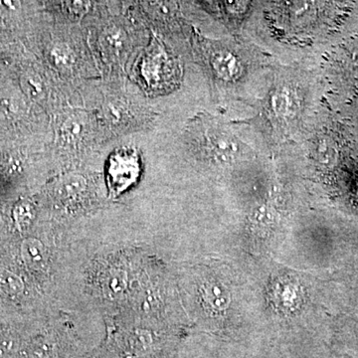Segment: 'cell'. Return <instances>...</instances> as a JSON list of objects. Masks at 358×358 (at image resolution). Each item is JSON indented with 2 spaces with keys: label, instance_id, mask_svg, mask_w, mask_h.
<instances>
[{
  "label": "cell",
  "instance_id": "obj_1",
  "mask_svg": "<svg viewBox=\"0 0 358 358\" xmlns=\"http://www.w3.org/2000/svg\"><path fill=\"white\" fill-rule=\"evenodd\" d=\"M96 115L87 110L64 112L55 123V141L60 152L69 156H78L99 138Z\"/></svg>",
  "mask_w": 358,
  "mask_h": 358
},
{
  "label": "cell",
  "instance_id": "obj_2",
  "mask_svg": "<svg viewBox=\"0 0 358 358\" xmlns=\"http://www.w3.org/2000/svg\"><path fill=\"white\" fill-rule=\"evenodd\" d=\"M99 132L105 138L136 130L145 121V112L126 95H108L96 115Z\"/></svg>",
  "mask_w": 358,
  "mask_h": 358
},
{
  "label": "cell",
  "instance_id": "obj_3",
  "mask_svg": "<svg viewBox=\"0 0 358 358\" xmlns=\"http://www.w3.org/2000/svg\"><path fill=\"white\" fill-rule=\"evenodd\" d=\"M98 46L106 63L123 65L132 48V38L125 24L118 20L105 24L98 35Z\"/></svg>",
  "mask_w": 358,
  "mask_h": 358
},
{
  "label": "cell",
  "instance_id": "obj_4",
  "mask_svg": "<svg viewBox=\"0 0 358 358\" xmlns=\"http://www.w3.org/2000/svg\"><path fill=\"white\" fill-rule=\"evenodd\" d=\"M139 171L141 159L132 147L115 150L108 159V181L110 189L117 193L130 187L139 178Z\"/></svg>",
  "mask_w": 358,
  "mask_h": 358
},
{
  "label": "cell",
  "instance_id": "obj_5",
  "mask_svg": "<svg viewBox=\"0 0 358 358\" xmlns=\"http://www.w3.org/2000/svg\"><path fill=\"white\" fill-rule=\"evenodd\" d=\"M47 59L62 75H72L79 68L78 50L68 40H53L47 49Z\"/></svg>",
  "mask_w": 358,
  "mask_h": 358
},
{
  "label": "cell",
  "instance_id": "obj_6",
  "mask_svg": "<svg viewBox=\"0 0 358 358\" xmlns=\"http://www.w3.org/2000/svg\"><path fill=\"white\" fill-rule=\"evenodd\" d=\"M201 149L220 160L227 161L237 156V143L231 136L219 130H209L200 141Z\"/></svg>",
  "mask_w": 358,
  "mask_h": 358
},
{
  "label": "cell",
  "instance_id": "obj_7",
  "mask_svg": "<svg viewBox=\"0 0 358 358\" xmlns=\"http://www.w3.org/2000/svg\"><path fill=\"white\" fill-rule=\"evenodd\" d=\"M88 182L84 176L80 174H68L63 176L55 184V198L64 204H71L79 200L80 196L87 191Z\"/></svg>",
  "mask_w": 358,
  "mask_h": 358
},
{
  "label": "cell",
  "instance_id": "obj_8",
  "mask_svg": "<svg viewBox=\"0 0 358 358\" xmlns=\"http://www.w3.org/2000/svg\"><path fill=\"white\" fill-rule=\"evenodd\" d=\"M211 64L216 74L225 81H234L240 76L242 65L237 57L229 51L214 53Z\"/></svg>",
  "mask_w": 358,
  "mask_h": 358
},
{
  "label": "cell",
  "instance_id": "obj_9",
  "mask_svg": "<svg viewBox=\"0 0 358 358\" xmlns=\"http://www.w3.org/2000/svg\"><path fill=\"white\" fill-rule=\"evenodd\" d=\"M22 261L29 269L39 270L45 266L47 250L43 242L36 238H27L20 245Z\"/></svg>",
  "mask_w": 358,
  "mask_h": 358
},
{
  "label": "cell",
  "instance_id": "obj_10",
  "mask_svg": "<svg viewBox=\"0 0 358 358\" xmlns=\"http://www.w3.org/2000/svg\"><path fill=\"white\" fill-rule=\"evenodd\" d=\"M127 273L123 269L112 268L106 273L104 278V291L110 298H119L127 289Z\"/></svg>",
  "mask_w": 358,
  "mask_h": 358
},
{
  "label": "cell",
  "instance_id": "obj_11",
  "mask_svg": "<svg viewBox=\"0 0 358 358\" xmlns=\"http://www.w3.org/2000/svg\"><path fill=\"white\" fill-rule=\"evenodd\" d=\"M203 298L213 311H223L228 308V294L218 283L207 282L203 287Z\"/></svg>",
  "mask_w": 358,
  "mask_h": 358
},
{
  "label": "cell",
  "instance_id": "obj_12",
  "mask_svg": "<svg viewBox=\"0 0 358 358\" xmlns=\"http://www.w3.org/2000/svg\"><path fill=\"white\" fill-rule=\"evenodd\" d=\"M21 87L30 99L36 101L45 98L47 92L45 82L36 72L25 73L21 78Z\"/></svg>",
  "mask_w": 358,
  "mask_h": 358
},
{
  "label": "cell",
  "instance_id": "obj_13",
  "mask_svg": "<svg viewBox=\"0 0 358 358\" xmlns=\"http://www.w3.org/2000/svg\"><path fill=\"white\" fill-rule=\"evenodd\" d=\"M24 283L16 274L0 270V291L8 297H16L23 293Z\"/></svg>",
  "mask_w": 358,
  "mask_h": 358
},
{
  "label": "cell",
  "instance_id": "obj_14",
  "mask_svg": "<svg viewBox=\"0 0 358 358\" xmlns=\"http://www.w3.org/2000/svg\"><path fill=\"white\" fill-rule=\"evenodd\" d=\"M272 107L278 116L288 118L295 112V99L288 90L276 93L272 98Z\"/></svg>",
  "mask_w": 358,
  "mask_h": 358
},
{
  "label": "cell",
  "instance_id": "obj_15",
  "mask_svg": "<svg viewBox=\"0 0 358 358\" xmlns=\"http://www.w3.org/2000/svg\"><path fill=\"white\" fill-rule=\"evenodd\" d=\"M315 156L322 165L331 167L337 161V150L335 143L328 138L320 139L315 147Z\"/></svg>",
  "mask_w": 358,
  "mask_h": 358
},
{
  "label": "cell",
  "instance_id": "obj_16",
  "mask_svg": "<svg viewBox=\"0 0 358 358\" xmlns=\"http://www.w3.org/2000/svg\"><path fill=\"white\" fill-rule=\"evenodd\" d=\"M275 220V213L271 207L261 206L260 208L254 212L253 217H252V226L258 233H264L270 227L273 225Z\"/></svg>",
  "mask_w": 358,
  "mask_h": 358
},
{
  "label": "cell",
  "instance_id": "obj_17",
  "mask_svg": "<svg viewBox=\"0 0 358 358\" xmlns=\"http://www.w3.org/2000/svg\"><path fill=\"white\" fill-rule=\"evenodd\" d=\"M13 218L19 229L27 228L34 218V207L29 201H22L13 210Z\"/></svg>",
  "mask_w": 358,
  "mask_h": 358
},
{
  "label": "cell",
  "instance_id": "obj_18",
  "mask_svg": "<svg viewBox=\"0 0 358 358\" xmlns=\"http://www.w3.org/2000/svg\"><path fill=\"white\" fill-rule=\"evenodd\" d=\"M227 8L231 12H242L247 8L246 2H229Z\"/></svg>",
  "mask_w": 358,
  "mask_h": 358
}]
</instances>
